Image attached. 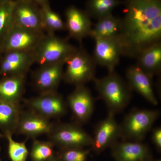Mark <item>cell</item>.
<instances>
[{
  "instance_id": "1",
  "label": "cell",
  "mask_w": 161,
  "mask_h": 161,
  "mask_svg": "<svg viewBox=\"0 0 161 161\" xmlns=\"http://www.w3.org/2000/svg\"><path fill=\"white\" fill-rule=\"evenodd\" d=\"M118 39L123 56L136 58L161 43V0H126Z\"/></svg>"
},
{
  "instance_id": "2",
  "label": "cell",
  "mask_w": 161,
  "mask_h": 161,
  "mask_svg": "<svg viewBox=\"0 0 161 161\" xmlns=\"http://www.w3.org/2000/svg\"><path fill=\"white\" fill-rule=\"evenodd\" d=\"M95 88L103 100L108 112L115 115L122 112L128 105L132 90L115 70L109 72L103 78L94 79Z\"/></svg>"
},
{
  "instance_id": "3",
  "label": "cell",
  "mask_w": 161,
  "mask_h": 161,
  "mask_svg": "<svg viewBox=\"0 0 161 161\" xmlns=\"http://www.w3.org/2000/svg\"><path fill=\"white\" fill-rule=\"evenodd\" d=\"M77 49L66 39L58 37L55 33L45 34L34 51L35 63L40 66L66 63Z\"/></svg>"
},
{
  "instance_id": "4",
  "label": "cell",
  "mask_w": 161,
  "mask_h": 161,
  "mask_svg": "<svg viewBox=\"0 0 161 161\" xmlns=\"http://www.w3.org/2000/svg\"><path fill=\"white\" fill-rule=\"evenodd\" d=\"M158 110L134 109L125 116L120 125V136L125 140L141 142L158 119Z\"/></svg>"
},
{
  "instance_id": "5",
  "label": "cell",
  "mask_w": 161,
  "mask_h": 161,
  "mask_svg": "<svg viewBox=\"0 0 161 161\" xmlns=\"http://www.w3.org/2000/svg\"><path fill=\"white\" fill-rule=\"evenodd\" d=\"M63 80L75 86L85 85L95 78L96 64L92 57L83 48H77L66 61Z\"/></svg>"
},
{
  "instance_id": "6",
  "label": "cell",
  "mask_w": 161,
  "mask_h": 161,
  "mask_svg": "<svg viewBox=\"0 0 161 161\" xmlns=\"http://www.w3.org/2000/svg\"><path fill=\"white\" fill-rule=\"evenodd\" d=\"M45 34L13 23L0 43L3 54L13 51L34 52Z\"/></svg>"
},
{
  "instance_id": "7",
  "label": "cell",
  "mask_w": 161,
  "mask_h": 161,
  "mask_svg": "<svg viewBox=\"0 0 161 161\" xmlns=\"http://www.w3.org/2000/svg\"><path fill=\"white\" fill-rule=\"evenodd\" d=\"M48 134L53 143L66 149L81 148L93 144V137L78 123L54 125Z\"/></svg>"
},
{
  "instance_id": "8",
  "label": "cell",
  "mask_w": 161,
  "mask_h": 161,
  "mask_svg": "<svg viewBox=\"0 0 161 161\" xmlns=\"http://www.w3.org/2000/svg\"><path fill=\"white\" fill-rule=\"evenodd\" d=\"M26 104L29 110L48 119L64 116L68 107L67 102L57 92L40 94L27 99Z\"/></svg>"
},
{
  "instance_id": "9",
  "label": "cell",
  "mask_w": 161,
  "mask_h": 161,
  "mask_svg": "<svg viewBox=\"0 0 161 161\" xmlns=\"http://www.w3.org/2000/svg\"><path fill=\"white\" fill-rule=\"evenodd\" d=\"M13 23L21 27L44 32L41 8L31 0H14Z\"/></svg>"
},
{
  "instance_id": "10",
  "label": "cell",
  "mask_w": 161,
  "mask_h": 161,
  "mask_svg": "<svg viewBox=\"0 0 161 161\" xmlns=\"http://www.w3.org/2000/svg\"><path fill=\"white\" fill-rule=\"evenodd\" d=\"M66 102L78 123H86L91 119L94 111L95 100L91 91L85 85L76 86Z\"/></svg>"
},
{
  "instance_id": "11",
  "label": "cell",
  "mask_w": 161,
  "mask_h": 161,
  "mask_svg": "<svg viewBox=\"0 0 161 161\" xmlns=\"http://www.w3.org/2000/svg\"><path fill=\"white\" fill-rule=\"evenodd\" d=\"M65 63L51 64L41 65L34 73L33 86L40 94L57 92L63 79Z\"/></svg>"
},
{
  "instance_id": "12",
  "label": "cell",
  "mask_w": 161,
  "mask_h": 161,
  "mask_svg": "<svg viewBox=\"0 0 161 161\" xmlns=\"http://www.w3.org/2000/svg\"><path fill=\"white\" fill-rule=\"evenodd\" d=\"M93 58L96 64L106 68L109 72L114 71L123 56L122 49L118 37L95 39Z\"/></svg>"
},
{
  "instance_id": "13",
  "label": "cell",
  "mask_w": 161,
  "mask_h": 161,
  "mask_svg": "<svg viewBox=\"0 0 161 161\" xmlns=\"http://www.w3.org/2000/svg\"><path fill=\"white\" fill-rule=\"evenodd\" d=\"M35 63L34 52H7L3 54L0 60V75H26Z\"/></svg>"
},
{
  "instance_id": "14",
  "label": "cell",
  "mask_w": 161,
  "mask_h": 161,
  "mask_svg": "<svg viewBox=\"0 0 161 161\" xmlns=\"http://www.w3.org/2000/svg\"><path fill=\"white\" fill-rule=\"evenodd\" d=\"M65 17V27L69 37L81 42L85 38L90 36L92 23L86 11L71 6L67 9Z\"/></svg>"
},
{
  "instance_id": "15",
  "label": "cell",
  "mask_w": 161,
  "mask_h": 161,
  "mask_svg": "<svg viewBox=\"0 0 161 161\" xmlns=\"http://www.w3.org/2000/svg\"><path fill=\"white\" fill-rule=\"evenodd\" d=\"M54 125L50 119L29 110L21 112L16 132L34 138L43 134H48Z\"/></svg>"
},
{
  "instance_id": "16",
  "label": "cell",
  "mask_w": 161,
  "mask_h": 161,
  "mask_svg": "<svg viewBox=\"0 0 161 161\" xmlns=\"http://www.w3.org/2000/svg\"><path fill=\"white\" fill-rule=\"evenodd\" d=\"M115 115L108 112L106 118L96 126L92 146L98 152L112 146L120 137V125L115 120Z\"/></svg>"
},
{
  "instance_id": "17",
  "label": "cell",
  "mask_w": 161,
  "mask_h": 161,
  "mask_svg": "<svg viewBox=\"0 0 161 161\" xmlns=\"http://www.w3.org/2000/svg\"><path fill=\"white\" fill-rule=\"evenodd\" d=\"M126 78L131 89L140 94L153 105L158 104V101L153 91L152 78L136 64L127 69Z\"/></svg>"
},
{
  "instance_id": "18",
  "label": "cell",
  "mask_w": 161,
  "mask_h": 161,
  "mask_svg": "<svg viewBox=\"0 0 161 161\" xmlns=\"http://www.w3.org/2000/svg\"><path fill=\"white\" fill-rule=\"evenodd\" d=\"M112 147V154L117 161H148L150 158L148 147L140 142H116Z\"/></svg>"
},
{
  "instance_id": "19",
  "label": "cell",
  "mask_w": 161,
  "mask_h": 161,
  "mask_svg": "<svg viewBox=\"0 0 161 161\" xmlns=\"http://www.w3.org/2000/svg\"><path fill=\"white\" fill-rule=\"evenodd\" d=\"M26 75L5 76L0 79V99L19 104L25 91Z\"/></svg>"
},
{
  "instance_id": "20",
  "label": "cell",
  "mask_w": 161,
  "mask_h": 161,
  "mask_svg": "<svg viewBox=\"0 0 161 161\" xmlns=\"http://www.w3.org/2000/svg\"><path fill=\"white\" fill-rule=\"evenodd\" d=\"M136 58V65L151 78L158 75L161 69V43L144 50Z\"/></svg>"
},
{
  "instance_id": "21",
  "label": "cell",
  "mask_w": 161,
  "mask_h": 161,
  "mask_svg": "<svg viewBox=\"0 0 161 161\" xmlns=\"http://www.w3.org/2000/svg\"><path fill=\"white\" fill-rule=\"evenodd\" d=\"M21 112L19 104L0 99V129L4 134L16 132Z\"/></svg>"
},
{
  "instance_id": "22",
  "label": "cell",
  "mask_w": 161,
  "mask_h": 161,
  "mask_svg": "<svg viewBox=\"0 0 161 161\" xmlns=\"http://www.w3.org/2000/svg\"><path fill=\"white\" fill-rule=\"evenodd\" d=\"M98 20L92 27L90 37L95 40L118 37L120 32L121 19L112 14Z\"/></svg>"
},
{
  "instance_id": "23",
  "label": "cell",
  "mask_w": 161,
  "mask_h": 161,
  "mask_svg": "<svg viewBox=\"0 0 161 161\" xmlns=\"http://www.w3.org/2000/svg\"><path fill=\"white\" fill-rule=\"evenodd\" d=\"M121 3L119 0H88L85 11L90 18L98 20L112 14L113 9Z\"/></svg>"
},
{
  "instance_id": "24",
  "label": "cell",
  "mask_w": 161,
  "mask_h": 161,
  "mask_svg": "<svg viewBox=\"0 0 161 161\" xmlns=\"http://www.w3.org/2000/svg\"><path fill=\"white\" fill-rule=\"evenodd\" d=\"M40 8L44 31L47 33H55L56 31L66 30L65 23L60 14L53 10L50 5Z\"/></svg>"
},
{
  "instance_id": "25",
  "label": "cell",
  "mask_w": 161,
  "mask_h": 161,
  "mask_svg": "<svg viewBox=\"0 0 161 161\" xmlns=\"http://www.w3.org/2000/svg\"><path fill=\"white\" fill-rule=\"evenodd\" d=\"M15 1L0 3V43L13 23Z\"/></svg>"
},
{
  "instance_id": "26",
  "label": "cell",
  "mask_w": 161,
  "mask_h": 161,
  "mask_svg": "<svg viewBox=\"0 0 161 161\" xmlns=\"http://www.w3.org/2000/svg\"><path fill=\"white\" fill-rule=\"evenodd\" d=\"M4 136L8 142V152L12 161H26L28 151L25 142H16L13 139V134L6 132Z\"/></svg>"
},
{
  "instance_id": "27",
  "label": "cell",
  "mask_w": 161,
  "mask_h": 161,
  "mask_svg": "<svg viewBox=\"0 0 161 161\" xmlns=\"http://www.w3.org/2000/svg\"><path fill=\"white\" fill-rule=\"evenodd\" d=\"M52 142L35 141L33 144L31 157L33 161H46L53 157Z\"/></svg>"
},
{
  "instance_id": "28",
  "label": "cell",
  "mask_w": 161,
  "mask_h": 161,
  "mask_svg": "<svg viewBox=\"0 0 161 161\" xmlns=\"http://www.w3.org/2000/svg\"><path fill=\"white\" fill-rule=\"evenodd\" d=\"M81 148L66 149L62 153L61 158L63 161H86L89 151L81 150Z\"/></svg>"
},
{
  "instance_id": "29",
  "label": "cell",
  "mask_w": 161,
  "mask_h": 161,
  "mask_svg": "<svg viewBox=\"0 0 161 161\" xmlns=\"http://www.w3.org/2000/svg\"><path fill=\"white\" fill-rule=\"evenodd\" d=\"M153 142L158 149L161 148V129L159 127L155 128L153 130L152 136Z\"/></svg>"
},
{
  "instance_id": "30",
  "label": "cell",
  "mask_w": 161,
  "mask_h": 161,
  "mask_svg": "<svg viewBox=\"0 0 161 161\" xmlns=\"http://www.w3.org/2000/svg\"><path fill=\"white\" fill-rule=\"evenodd\" d=\"M40 7L50 5L49 0H31Z\"/></svg>"
},
{
  "instance_id": "31",
  "label": "cell",
  "mask_w": 161,
  "mask_h": 161,
  "mask_svg": "<svg viewBox=\"0 0 161 161\" xmlns=\"http://www.w3.org/2000/svg\"><path fill=\"white\" fill-rule=\"evenodd\" d=\"M11 0H0V3H7V2H9Z\"/></svg>"
},
{
  "instance_id": "32",
  "label": "cell",
  "mask_w": 161,
  "mask_h": 161,
  "mask_svg": "<svg viewBox=\"0 0 161 161\" xmlns=\"http://www.w3.org/2000/svg\"><path fill=\"white\" fill-rule=\"evenodd\" d=\"M3 53H2V49H1V45H0V60H1V58H2V56H3Z\"/></svg>"
},
{
  "instance_id": "33",
  "label": "cell",
  "mask_w": 161,
  "mask_h": 161,
  "mask_svg": "<svg viewBox=\"0 0 161 161\" xmlns=\"http://www.w3.org/2000/svg\"><path fill=\"white\" fill-rule=\"evenodd\" d=\"M49 161H58L57 160H56V159L55 158H54L53 157H52L49 160Z\"/></svg>"
},
{
  "instance_id": "34",
  "label": "cell",
  "mask_w": 161,
  "mask_h": 161,
  "mask_svg": "<svg viewBox=\"0 0 161 161\" xmlns=\"http://www.w3.org/2000/svg\"><path fill=\"white\" fill-rule=\"evenodd\" d=\"M5 136H4V134H2V133H0V139L2 138V137H4Z\"/></svg>"
},
{
  "instance_id": "35",
  "label": "cell",
  "mask_w": 161,
  "mask_h": 161,
  "mask_svg": "<svg viewBox=\"0 0 161 161\" xmlns=\"http://www.w3.org/2000/svg\"><path fill=\"white\" fill-rule=\"evenodd\" d=\"M0 151H1V147H0ZM0 161H2V160H1V157H0Z\"/></svg>"
},
{
  "instance_id": "36",
  "label": "cell",
  "mask_w": 161,
  "mask_h": 161,
  "mask_svg": "<svg viewBox=\"0 0 161 161\" xmlns=\"http://www.w3.org/2000/svg\"><path fill=\"white\" fill-rule=\"evenodd\" d=\"M156 161H161L160 160Z\"/></svg>"
}]
</instances>
